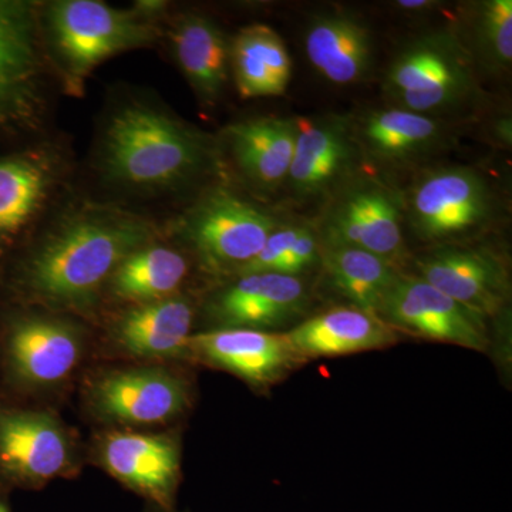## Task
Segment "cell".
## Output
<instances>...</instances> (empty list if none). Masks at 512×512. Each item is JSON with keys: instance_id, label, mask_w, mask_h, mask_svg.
<instances>
[{"instance_id": "30bf717a", "label": "cell", "mask_w": 512, "mask_h": 512, "mask_svg": "<svg viewBox=\"0 0 512 512\" xmlns=\"http://www.w3.org/2000/svg\"><path fill=\"white\" fill-rule=\"evenodd\" d=\"M412 261L417 276L484 319L500 315L510 302L507 259L484 242L430 248Z\"/></svg>"}, {"instance_id": "7402d4cb", "label": "cell", "mask_w": 512, "mask_h": 512, "mask_svg": "<svg viewBox=\"0 0 512 512\" xmlns=\"http://www.w3.org/2000/svg\"><path fill=\"white\" fill-rule=\"evenodd\" d=\"M285 335L301 360L382 349L399 338V332L375 313L353 306L312 316Z\"/></svg>"}, {"instance_id": "4316f807", "label": "cell", "mask_w": 512, "mask_h": 512, "mask_svg": "<svg viewBox=\"0 0 512 512\" xmlns=\"http://www.w3.org/2000/svg\"><path fill=\"white\" fill-rule=\"evenodd\" d=\"M320 266L333 291L349 306L375 315L404 272L380 256L349 247H322Z\"/></svg>"}, {"instance_id": "5b68a950", "label": "cell", "mask_w": 512, "mask_h": 512, "mask_svg": "<svg viewBox=\"0 0 512 512\" xmlns=\"http://www.w3.org/2000/svg\"><path fill=\"white\" fill-rule=\"evenodd\" d=\"M400 190L404 229L427 249L481 242L507 215L495 185L471 165H431Z\"/></svg>"}, {"instance_id": "277c9868", "label": "cell", "mask_w": 512, "mask_h": 512, "mask_svg": "<svg viewBox=\"0 0 512 512\" xmlns=\"http://www.w3.org/2000/svg\"><path fill=\"white\" fill-rule=\"evenodd\" d=\"M43 46L67 94L82 97L87 79L110 57L153 46L154 18L140 9H117L97 0H57L40 15Z\"/></svg>"}, {"instance_id": "e0dca14e", "label": "cell", "mask_w": 512, "mask_h": 512, "mask_svg": "<svg viewBox=\"0 0 512 512\" xmlns=\"http://www.w3.org/2000/svg\"><path fill=\"white\" fill-rule=\"evenodd\" d=\"M188 349L247 382L268 384L299 359L285 333L217 329L191 336Z\"/></svg>"}, {"instance_id": "7c38bea8", "label": "cell", "mask_w": 512, "mask_h": 512, "mask_svg": "<svg viewBox=\"0 0 512 512\" xmlns=\"http://www.w3.org/2000/svg\"><path fill=\"white\" fill-rule=\"evenodd\" d=\"M379 318L394 330L461 348L485 350L487 323L417 275L403 274L387 293Z\"/></svg>"}, {"instance_id": "ba28073f", "label": "cell", "mask_w": 512, "mask_h": 512, "mask_svg": "<svg viewBox=\"0 0 512 512\" xmlns=\"http://www.w3.org/2000/svg\"><path fill=\"white\" fill-rule=\"evenodd\" d=\"M363 168L393 178L436 165L458 144L460 121L387 106L350 113Z\"/></svg>"}, {"instance_id": "9c48e42d", "label": "cell", "mask_w": 512, "mask_h": 512, "mask_svg": "<svg viewBox=\"0 0 512 512\" xmlns=\"http://www.w3.org/2000/svg\"><path fill=\"white\" fill-rule=\"evenodd\" d=\"M363 171L350 114L298 119V136L284 190L296 207H323Z\"/></svg>"}, {"instance_id": "484cf974", "label": "cell", "mask_w": 512, "mask_h": 512, "mask_svg": "<svg viewBox=\"0 0 512 512\" xmlns=\"http://www.w3.org/2000/svg\"><path fill=\"white\" fill-rule=\"evenodd\" d=\"M453 23L481 79H505L512 67L511 0H478L458 6Z\"/></svg>"}, {"instance_id": "d6986e66", "label": "cell", "mask_w": 512, "mask_h": 512, "mask_svg": "<svg viewBox=\"0 0 512 512\" xmlns=\"http://www.w3.org/2000/svg\"><path fill=\"white\" fill-rule=\"evenodd\" d=\"M170 42L175 62L201 106H217L231 77L227 33L210 16L190 12L175 19Z\"/></svg>"}, {"instance_id": "8fae6325", "label": "cell", "mask_w": 512, "mask_h": 512, "mask_svg": "<svg viewBox=\"0 0 512 512\" xmlns=\"http://www.w3.org/2000/svg\"><path fill=\"white\" fill-rule=\"evenodd\" d=\"M43 47L36 6L0 0V124H28L39 116Z\"/></svg>"}, {"instance_id": "f1b7e54d", "label": "cell", "mask_w": 512, "mask_h": 512, "mask_svg": "<svg viewBox=\"0 0 512 512\" xmlns=\"http://www.w3.org/2000/svg\"><path fill=\"white\" fill-rule=\"evenodd\" d=\"M488 136L495 147L510 150L512 146V117L510 110L495 114L488 127Z\"/></svg>"}, {"instance_id": "3957f363", "label": "cell", "mask_w": 512, "mask_h": 512, "mask_svg": "<svg viewBox=\"0 0 512 512\" xmlns=\"http://www.w3.org/2000/svg\"><path fill=\"white\" fill-rule=\"evenodd\" d=\"M382 94L387 106L451 121L467 120L488 103L453 23L404 42L384 70Z\"/></svg>"}, {"instance_id": "5bb4252c", "label": "cell", "mask_w": 512, "mask_h": 512, "mask_svg": "<svg viewBox=\"0 0 512 512\" xmlns=\"http://www.w3.org/2000/svg\"><path fill=\"white\" fill-rule=\"evenodd\" d=\"M311 305V293L302 278L279 274L235 276L212 299L211 315L222 329L271 332L302 318Z\"/></svg>"}, {"instance_id": "52a82bcc", "label": "cell", "mask_w": 512, "mask_h": 512, "mask_svg": "<svg viewBox=\"0 0 512 512\" xmlns=\"http://www.w3.org/2000/svg\"><path fill=\"white\" fill-rule=\"evenodd\" d=\"M285 221L279 212L218 185L184 212L178 231L208 272L235 276Z\"/></svg>"}, {"instance_id": "f546056e", "label": "cell", "mask_w": 512, "mask_h": 512, "mask_svg": "<svg viewBox=\"0 0 512 512\" xmlns=\"http://www.w3.org/2000/svg\"><path fill=\"white\" fill-rule=\"evenodd\" d=\"M392 5L393 9L407 13L409 16L429 15L443 8V2L439 0H397Z\"/></svg>"}, {"instance_id": "ac0fdd59", "label": "cell", "mask_w": 512, "mask_h": 512, "mask_svg": "<svg viewBox=\"0 0 512 512\" xmlns=\"http://www.w3.org/2000/svg\"><path fill=\"white\" fill-rule=\"evenodd\" d=\"M62 160L52 148L0 157V241L22 234L45 210L60 183Z\"/></svg>"}, {"instance_id": "2e32d148", "label": "cell", "mask_w": 512, "mask_h": 512, "mask_svg": "<svg viewBox=\"0 0 512 512\" xmlns=\"http://www.w3.org/2000/svg\"><path fill=\"white\" fill-rule=\"evenodd\" d=\"M94 404L109 419L134 424L163 423L187 406L184 382L161 369H131L97 382Z\"/></svg>"}, {"instance_id": "44dd1931", "label": "cell", "mask_w": 512, "mask_h": 512, "mask_svg": "<svg viewBox=\"0 0 512 512\" xmlns=\"http://www.w3.org/2000/svg\"><path fill=\"white\" fill-rule=\"evenodd\" d=\"M104 463L114 477L168 510L173 504L180 460L167 437L140 433H114L107 437Z\"/></svg>"}, {"instance_id": "8992f818", "label": "cell", "mask_w": 512, "mask_h": 512, "mask_svg": "<svg viewBox=\"0 0 512 512\" xmlns=\"http://www.w3.org/2000/svg\"><path fill=\"white\" fill-rule=\"evenodd\" d=\"M312 222L322 247L362 249L402 271L412 261L404 237L402 190L382 175L360 171Z\"/></svg>"}, {"instance_id": "603a6c76", "label": "cell", "mask_w": 512, "mask_h": 512, "mask_svg": "<svg viewBox=\"0 0 512 512\" xmlns=\"http://www.w3.org/2000/svg\"><path fill=\"white\" fill-rule=\"evenodd\" d=\"M231 77L242 99L284 96L292 59L282 37L266 25L245 26L229 42Z\"/></svg>"}, {"instance_id": "d4e9b609", "label": "cell", "mask_w": 512, "mask_h": 512, "mask_svg": "<svg viewBox=\"0 0 512 512\" xmlns=\"http://www.w3.org/2000/svg\"><path fill=\"white\" fill-rule=\"evenodd\" d=\"M192 319L191 302L183 296L141 303L120 319L117 339L133 355H178L188 349Z\"/></svg>"}, {"instance_id": "1f68e13d", "label": "cell", "mask_w": 512, "mask_h": 512, "mask_svg": "<svg viewBox=\"0 0 512 512\" xmlns=\"http://www.w3.org/2000/svg\"><path fill=\"white\" fill-rule=\"evenodd\" d=\"M167 512H168V510H167Z\"/></svg>"}, {"instance_id": "4dcf8cb0", "label": "cell", "mask_w": 512, "mask_h": 512, "mask_svg": "<svg viewBox=\"0 0 512 512\" xmlns=\"http://www.w3.org/2000/svg\"><path fill=\"white\" fill-rule=\"evenodd\" d=\"M0 512H9L5 505L0 504Z\"/></svg>"}, {"instance_id": "6da1fadb", "label": "cell", "mask_w": 512, "mask_h": 512, "mask_svg": "<svg viewBox=\"0 0 512 512\" xmlns=\"http://www.w3.org/2000/svg\"><path fill=\"white\" fill-rule=\"evenodd\" d=\"M156 238L153 222L114 205L64 212L23 268L26 289L53 308L86 311L117 266Z\"/></svg>"}, {"instance_id": "83f0119b", "label": "cell", "mask_w": 512, "mask_h": 512, "mask_svg": "<svg viewBox=\"0 0 512 512\" xmlns=\"http://www.w3.org/2000/svg\"><path fill=\"white\" fill-rule=\"evenodd\" d=\"M187 274L188 262L181 252L150 244L128 255L109 282L117 298L141 305L174 296Z\"/></svg>"}, {"instance_id": "ffe728a7", "label": "cell", "mask_w": 512, "mask_h": 512, "mask_svg": "<svg viewBox=\"0 0 512 512\" xmlns=\"http://www.w3.org/2000/svg\"><path fill=\"white\" fill-rule=\"evenodd\" d=\"M0 464L10 476L42 483L63 473L69 444L49 414L0 412Z\"/></svg>"}, {"instance_id": "4fadbf2b", "label": "cell", "mask_w": 512, "mask_h": 512, "mask_svg": "<svg viewBox=\"0 0 512 512\" xmlns=\"http://www.w3.org/2000/svg\"><path fill=\"white\" fill-rule=\"evenodd\" d=\"M303 49L312 69L338 87L366 82L376 66V37L369 23L348 9H330L309 18Z\"/></svg>"}, {"instance_id": "9a60e30c", "label": "cell", "mask_w": 512, "mask_h": 512, "mask_svg": "<svg viewBox=\"0 0 512 512\" xmlns=\"http://www.w3.org/2000/svg\"><path fill=\"white\" fill-rule=\"evenodd\" d=\"M298 136V119L255 117L222 131V144L239 175L256 191L284 190Z\"/></svg>"}, {"instance_id": "cb8c5ba5", "label": "cell", "mask_w": 512, "mask_h": 512, "mask_svg": "<svg viewBox=\"0 0 512 512\" xmlns=\"http://www.w3.org/2000/svg\"><path fill=\"white\" fill-rule=\"evenodd\" d=\"M9 353L16 372L28 382H60L80 355L79 335L66 323L45 318L22 320L12 330Z\"/></svg>"}, {"instance_id": "7a4b0ae2", "label": "cell", "mask_w": 512, "mask_h": 512, "mask_svg": "<svg viewBox=\"0 0 512 512\" xmlns=\"http://www.w3.org/2000/svg\"><path fill=\"white\" fill-rule=\"evenodd\" d=\"M220 144L150 101L130 99L110 111L101 131L104 180L136 194L187 187L220 165Z\"/></svg>"}]
</instances>
